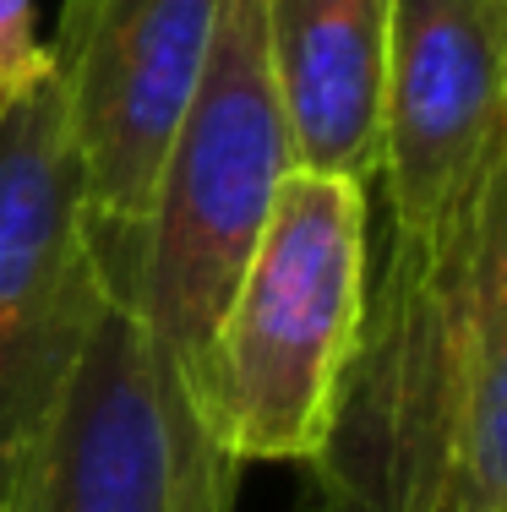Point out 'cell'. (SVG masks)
Wrapping results in <instances>:
<instances>
[{
  "label": "cell",
  "mask_w": 507,
  "mask_h": 512,
  "mask_svg": "<svg viewBox=\"0 0 507 512\" xmlns=\"http://www.w3.org/2000/svg\"><path fill=\"white\" fill-rule=\"evenodd\" d=\"M507 0H393L382 197L398 235H437L507 153Z\"/></svg>",
  "instance_id": "obj_7"
},
{
  "label": "cell",
  "mask_w": 507,
  "mask_h": 512,
  "mask_svg": "<svg viewBox=\"0 0 507 512\" xmlns=\"http://www.w3.org/2000/svg\"><path fill=\"white\" fill-rule=\"evenodd\" d=\"M371 289L366 180L289 169L213 327L202 404L235 463H311Z\"/></svg>",
  "instance_id": "obj_2"
},
{
  "label": "cell",
  "mask_w": 507,
  "mask_h": 512,
  "mask_svg": "<svg viewBox=\"0 0 507 512\" xmlns=\"http://www.w3.org/2000/svg\"><path fill=\"white\" fill-rule=\"evenodd\" d=\"M393 0H262L295 169L377 180Z\"/></svg>",
  "instance_id": "obj_8"
},
{
  "label": "cell",
  "mask_w": 507,
  "mask_h": 512,
  "mask_svg": "<svg viewBox=\"0 0 507 512\" xmlns=\"http://www.w3.org/2000/svg\"><path fill=\"white\" fill-rule=\"evenodd\" d=\"M110 300L55 60L0 104V485Z\"/></svg>",
  "instance_id": "obj_6"
},
{
  "label": "cell",
  "mask_w": 507,
  "mask_h": 512,
  "mask_svg": "<svg viewBox=\"0 0 507 512\" xmlns=\"http://www.w3.org/2000/svg\"><path fill=\"white\" fill-rule=\"evenodd\" d=\"M507 251V153L437 235H398L371 273L355 355L311 474L328 512H442L486 262Z\"/></svg>",
  "instance_id": "obj_1"
},
{
  "label": "cell",
  "mask_w": 507,
  "mask_h": 512,
  "mask_svg": "<svg viewBox=\"0 0 507 512\" xmlns=\"http://www.w3.org/2000/svg\"><path fill=\"white\" fill-rule=\"evenodd\" d=\"M289 169L295 148L268 66L262 0H219L213 50L164 158L148 229L110 284V295L142 316L197 398L213 327L257 251Z\"/></svg>",
  "instance_id": "obj_3"
},
{
  "label": "cell",
  "mask_w": 507,
  "mask_h": 512,
  "mask_svg": "<svg viewBox=\"0 0 507 512\" xmlns=\"http://www.w3.org/2000/svg\"><path fill=\"white\" fill-rule=\"evenodd\" d=\"M240 469L197 387L110 295L11 463L0 512H229Z\"/></svg>",
  "instance_id": "obj_4"
},
{
  "label": "cell",
  "mask_w": 507,
  "mask_h": 512,
  "mask_svg": "<svg viewBox=\"0 0 507 512\" xmlns=\"http://www.w3.org/2000/svg\"><path fill=\"white\" fill-rule=\"evenodd\" d=\"M219 0H66L50 44L104 289L131 262L213 50Z\"/></svg>",
  "instance_id": "obj_5"
},
{
  "label": "cell",
  "mask_w": 507,
  "mask_h": 512,
  "mask_svg": "<svg viewBox=\"0 0 507 512\" xmlns=\"http://www.w3.org/2000/svg\"><path fill=\"white\" fill-rule=\"evenodd\" d=\"M44 60H50V44H39L33 0H0V104L17 99L39 77Z\"/></svg>",
  "instance_id": "obj_9"
}]
</instances>
